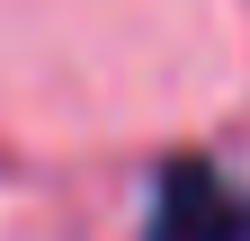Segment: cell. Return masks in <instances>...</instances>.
Listing matches in <instances>:
<instances>
[{
    "mask_svg": "<svg viewBox=\"0 0 250 241\" xmlns=\"http://www.w3.org/2000/svg\"><path fill=\"white\" fill-rule=\"evenodd\" d=\"M152 241H250V188L214 161H179L152 188Z\"/></svg>",
    "mask_w": 250,
    "mask_h": 241,
    "instance_id": "cell-1",
    "label": "cell"
}]
</instances>
